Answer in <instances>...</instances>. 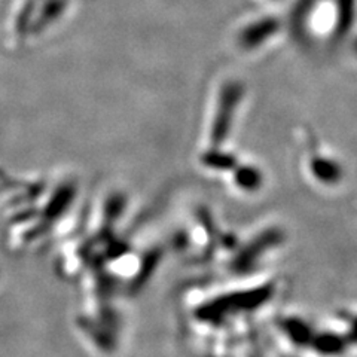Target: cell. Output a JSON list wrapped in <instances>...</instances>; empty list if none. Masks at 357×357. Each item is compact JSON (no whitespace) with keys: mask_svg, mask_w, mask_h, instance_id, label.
<instances>
[{"mask_svg":"<svg viewBox=\"0 0 357 357\" xmlns=\"http://www.w3.org/2000/svg\"><path fill=\"white\" fill-rule=\"evenodd\" d=\"M262 182L261 173L256 169H244L240 172L238 176V183L245 189H255L258 188Z\"/></svg>","mask_w":357,"mask_h":357,"instance_id":"5b68a950","label":"cell"},{"mask_svg":"<svg viewBox=\"0 0 357 357\" xmlns=\"http://www.w3.org/2000/svg\"><path fill=\"white\" fill-rule=\"evenodd\" d=\"M345 338H347V341H350L353 344H357V317L351 320L349 332H347V335H345Z\"/></svg>","mask_w":357,"mask_h":357,"instance_id":"8992f818","label":"cell"},{"mask_svg":"<svg viewBox=\"0 0 357 357\" xmlns=\"http://www.w3.org/2000/svg\"><path fill=\"white\" fill-rule=\"evenodd\" d=\"M278 27H280V24H278L277 20H273V18L259 20L253 22L252 26H249L243 31L241 42L244 47H248V50L255 48L270 39L274 33H277Z\"/></svg>","mask_w":357,"mask_h":357,"instance_id":"6da1fadb","label":"cell"},{"mask_svg":"<svg viewBox=\"0 0 357 357\" xmlns=\"http://www.w3.org/2000/svg\"><path fill=\"white\" fill-rule=\"evenodd\" d=\"M282 328L287 338L296 344L298 347H310L312 338H314V331L308 323L299 317H289L282 323Z\"/></svg>","mask_w":357,"mask_h":357,"instance_id":"7a4b0ae2","label":"cell"},{"mask_svg":"<svg viewBox=\"0 0 357 357\" xmlns=\"http://www.w3.org/2000/svg\"><path fill=\"white\" fill-rule=\"evenodd\" d=\"M356 50H357V42H356Z\"/></svg>","mask_w":357,"mask_h":357,"instance_id":"52a82bcc","label":"cell"},{"mask_svg":"<svg viewBox=\"0 0 357 357\" xmlns=\"http://www.w3.org/2000/svg\"><path fill=\"white\" fill-rule=\"evenodd\" d=\"M311 173L319 182L325 185H337L342 177L340 164L333 160L325 158V156H316L311 161Z\"/></svg>","mask_w":357,"mask_h":357,"instance_id":"277c9868","label":"cell"},{"mask_svg":"<svg viewBox=\"0 0 357 357\" xmlns=\"http://www.w3.org/2000/svg\"><path fill=\"white\" fill-rule=\"evenodd\" d=\"M347 338L333 332L314 333L310 347L314 349L321 356H340L347 349Z\"/></svg>","mask_w":357,"mask_h":357,"instance_id":"3957f363","label":"cell"}]
</instances>
